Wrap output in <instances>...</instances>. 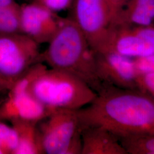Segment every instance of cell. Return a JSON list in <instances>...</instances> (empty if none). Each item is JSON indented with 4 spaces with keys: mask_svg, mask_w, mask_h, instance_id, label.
Instances as JSON below:
<instances>
[{
    "mask_svg": "<svg viewBox=\"0 0 154 154\" xmlns=\"http://www.w3.org/2000/svg\"><path fill=\"white\" fill-rule=\"evenodd\" d=\"M0 154H4V152H3V151H2V149H0Z\"/></svg>",
    "mask_w": 154,
    "mask_h": 154,
    "instance_id": "603a6c76",
    "label": "cell"
},
{
    "mask_svg": "<svg viewBox=\"0 0 154 154\" xmlns=\"http://www.w3.org/2000/svg\"><path fill=\"white\" fill-rule=\"evenodd\" d=\"M49 46L42 53V61L50 68L79 78L97 93L103 87L98 77L95 53L82 32L71 18H61Z\"/></svg>",
    "mask_w": 154,
    "mask_h": 154,
    "instance_id": "7a4b0ae2",
    "label": "cell"
},
{
    "mask_svg": "<svg viewBox=\"0 0 154 154\" xmlns=\"http://www.w3.org/2000/svg\"><path fill=\"white\" fill-rule=\"evenodd\" d=\"M7 95V94H6ZM6 95H0V106L2 105V103H3V102L4 101V100L5 99Z\"/></svg>",
    "mask_w": 154,
    "mask_h": 154,
    "instance_id": "7402d4cb",
    "label": "cell"
},
{
    "mask_svg": "<svg viewBox=\"0 0 154 154\" xmlns=\"http://www.w3.org/2000/svg\"><path fill=\"white\" fill-rule=\"evenodd\" d=\"M46 67L38 63L14 82L0 106V121L20 119L38 123L54 110L41 103L31 90L33 81Z\"/></svg>",
    "mask_w": 154,
    "mask_h": 154,
    "instance_id": "277c9868",
    "label": "cell"
},
{
    "mask_svg": "<svg viewBox=\"0 0 154 154\" xmlns=\"http://www.w3.org/2000/svg\"><path fill=\"white\" fill-rule=\"evenodd\" d=\"M78 114L81 129L100 127L118 138L154 134V99L136 90L103 85Z\"/></svg>",
    "mask_w": 154,
    "mask_h": 154,
    "instance_id": "6da1fadb",
    "label": "cell"
},
{
    "mask_svg": "<svg viewBox=\"0 0 154 154\" xmlns=\"http://www.w3.org/2000/svg\"><path fill=\"white\" fill-rule=\"evenodd\" d=\"M81 130L82 154H128L119 139L110 131L95 127Z\"/></svg>",
    "mask_w": 154,
    "mask_h": 154,
    "instance_id": "8fae6325",
    "label": "cell"
},
{
    "mask_svg": "<svg viewBox=\"0 0 154 154\" xmlns=\"http://www.w3.org/2000/svg\"><path fill=\"white\" fill-rule=\"evenodd\" d=\"M61 18L33 1L20 6L21 33L39 45L48 43L56 33Z\"/></svg>",
    "mask_w": 154,
    "mask_h": 154,
    "instance_id": "30bf717a",
    "label": "cell"
},
{
    "mask_svg": "<svg viewBox=\"0 0 154 154\" xmlns=\"http://www.w3.org/2000/svg\"><path fill=\"white\" fill-rule=\"evenodd\" d=\"M18 144V137L13 127L0 121V149L4 154H14Z\"/></svg>",
    "mask_w": 154,
    "mask_h": 154,
    "instance_id": "2e32d148",
    "label": "cell"
},
{
    "mask_svg": "<svg viewBox=\"0 0 154 154\" xmlns=\"http://www.w3.org/2000/svg\"><path fill=\"white\" fill-rule=\"evenodd\" d=\"M16 3L14 0H0V8L12 5Z\"/></svg>",
    "mask_w": 154,
    "mask_h": 154,
    "instance_id": "ffe728a7",
    "label": "cell"
},
{
    "mask_svg": "<svg viewBox=\"0 0 154 154\" xmlns=\"http://www.w3.org/2000/svg\"><path fill=\"white\" fill-rule=\"evenodd\" d=\"M10 89L11 88L9 87L0 83V95H6Z\"/></svg>",
    "mask_w": 154,
    "mask_h": 154,
    "instance_id": "44dd1931",
    "label": "cell"
},
{
    "mask_svg": "<svg viewBox=\"0 0 154 154\" xmlns=\"http://www.w3.org/2000/svg\"><path fill=\"white\" fill-rule=\"evenodd\" d=\"M72 20L94 51L115 23L121 7L114 0H74Z\"/></svg>",
    "mask_w": 154,
    "mask_h": 154,
    "instance_id": "5b68a950",
    "label": "cell"
},
{
    "mask_svg": "<svg viewBox=\"0 0 154 154\" xmlns=\"http://www.w3.org/2000/svg\"><path fill=\"white\" fill-rule=\"evenodd\" d=\"M20 6L16 3L12 5L0 8V35L21 33Z\"/></svg>",
    "mask_w": 154,
    "mask_h": 154,
    "instance_id": "9a60e30c",
    "label": "cell"
},
{
    "mask_svg": "<svg viewBox=\"0 0 154 154\" xmlns=\"http://www.w3.org/2000/svg\"></svg>",
    "mask_w": 154,
    "mask_h": 154,
    "instance_id": "cb8c5ba5",
    "label": "cell"
},
{
    "mask_svg": "<svg viewBox=\"0 0 154 154\" xmlns=\"http://www.w3.org/2000/svg\"><path fill=\"white\" fill-rule=\"evenodd\" d=\"M154 0H128L121 8L114 26L153 25Z\"/></svg>",
    "mask_w": 154,
    "mask_h": 154,
    "instance_id": "7c38bea8",
    "label": "cell"
},
{
    "mask_svg": "<svg viewBox=\"0 0 154 154\" xmlns=\"http://www.w3.org/2000/svg\"><path fill=\"white\" fill-rule=\"evenodd\" d=\"M39 45L22 33L0 35V75L13 84L32 67L42 62Z\"/></svg>",
    "mask_w": 154,
    "mask_h": 154,
    "instance_id": "8992f818",
    "label": "cell"
},
{
    "mask_svg": "<svg viewBox=\"0 0 154 154\" xmlns=\"http://www.w3.org/2000/svg\"><path fill=\"white\" fill-rule=\"evenodd\" d=\"M98 77L103 85L136 90L138 72L134 59L113 52H95Z\"/></svg>",
    "mask_w": 154,
    "mask_h": 154,
    "instance_id": "9c48e42d",
    "label": "cell"
},
{
    "mask_svg": "<svg viewBox=\"0 0 154 154\" xmlns=\"http://www.w3.org/2000/svg\"><path fill=\"white\" fill-rule=\"evenodd\" d=\"M134 61L138 74L154 71V54L135 58Z\"/></svg>",
    "mask_w": 154,
    "mask_h": 154,
    "instance_id": "d6986e66",
    "label": "cell"
},
{
    "mask_svg": "<svg viewBox=\"0 0 154 154\" xmlns=\"http://www.w3.org/2000/svg\"><path fill=\"white\" fill-rule=\"evenodd\" d=\"M74 0H34L53 13L63 11L72 5Z\"/></svg>",
    "mask_w": 154,
    "mask_h": 154,
    "instance_id": "ac0fdd59",
    "label": "cell"
},
{
    "mask_svg": "<svg viewBox=\"0 0 154 154\" xmlns=\"http://www.w3.org/2000/svg\"><path fill=\"white\" fill-rule=\"evenodd\" d=\"M110 51L132 59L154 54V26H112L95 52Z\"/></svg>",
    "mask_w": 154,
    "mask_h": 154,
    "instance_id": "ba28073f",
    "label": "cell"
},
{
    "mask_svg": "<svg viewBox=\"0 0 154 154\" xmlns=\"http://www.w3.org/2000/svg\"><path fill=\"white\" fill-rule=\"evenodd\" d=\"M10 122L18 137V144L14 154H43L39 140L38 122L20 119H14Z\"/></svg>",
    "mask_w": 154,
    "mask_h": 154,
    "instance_id": "4fadbf2b",
    "label": "cell"
},
{
    "mask_svg": "<svg viewBox=\"0 0 154 154\" xmlns=\"http://www.w3.org/2000/svg\"><path fill=\"white\" fill-rule=\"evenodd\" d=\"M33 95L51 110H79L91 103L97 93L71 74L47 67L32 84Z\"/></svg>",
    "mask_w": 154,
    "mask_h": 154,
    "instance_id": "3957f363",
    "label": "cell"
},
{
    "mask_svg": "<svg viewBox=\"0 0 154 154\" xmlns=\"http://www.w3.org/2000/svg\"><path fill=\"white\" fill-rule=\"evenodd\" d=\"M42 154H65L77 132L81 131L78 110L55 109L37 123Z\"/></svg>",
    "mask_w": 154,
    "mask_h": 154,
    "instance_id": "52a82bcc",
    "label": "cell"
},
{
    "mask_svg": "<svg viewBox=\"0 0 154 154\" xmlns=\"http://www.w3.org/2000/svg\"><path fill=\"white\" fill-rule=\"evenodd\" d=\"M137 90L154 98V71L139 73L137 78Z\"/></svg>",
    "mask_w": 154,
    "mask_h": 154,
    "instance_id": "e0dca14e",
    "label": "cell"
},
{
    "mask_svg": "<svg viewBox=\"0 0 154 154\" xmlns=\"http://www.w3.org/2000/svg\"><path fill=\"white\" fill-rule=\"evenodd\" d=\"M119 139L128 154H154V134Z\"/></svg>",
    "mask_w": 154,
    "mask_h": 154,
    "instance_id": "5bb4252c",
    "label": "cell"
}]
</instances>
